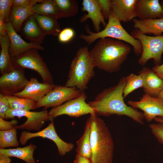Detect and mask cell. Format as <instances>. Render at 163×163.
<instances>
[{
  "label": "cell",
  "instance_id": "obj_1",
  "mask_svg": "<svg viewBox=\"0 0 163 163\" xmlns=\"http://www.w3.org/2000/svg\"><path fill=\"white\" fill-rule=\"evenodd\" d=\"M126 83V77L123 76L116 85L104 89L93 100L88 103L97 115H124L138 123L143 124V113L124 102L123 91Z\"/></svg>",
  "mask_w": 163,
  "mask_h": 163
},
{
  "label": "cell",
  "instance_id": "obj_2",
  "mask_svg": "<svg viewBox=\"0 0 163 163\" xmlns=\"http://www.w3.org/2000/svg\"><path fill=\"white\" fill-rule=\"evenodd\" d=\"M131 48L120 40L100 39L90 51L96 67L109 73L119 71L126 59Z\"/></svg>",
  "mask_w": 163,
  "mask_h": 163
},
{
  "label": "cell",
  "instance_id": "obj_3",
  "mask_svg": "<svg viewBox=\"0 0 163 163\" xmlns=\"http://www.w3.org/2000/svg\"><path fill=\"white\" fill-rule=\"evenodd\" d=\"M91 123L90 137L91 163H112L113 141L104 120L95 113L88 118Z\"/></svg>",
  "mask_w": 163,
  "mask_h": 163
},
{
  "label": "cell",
  "instance_id": "obj_4",
  "mask_svg": "<svg viewBox=\"0 0 163 163\" xmlns=\"http://www.w3.org/2000/svg\"><path fill=\"white\" fill-rule=\"evenodd\" d=\"M96 67L87 47H81L71 62L65 86L75 88L82 91L88 88V84L94 75Z\"/></svg>",
  "mask_w": 163,
  "mask_h": 163
},
{
  "label": "cell",
  "instance_id": "obj_5",
  "mask_svg": "<svg viewBox=\"0 0 163 163\" xmlns=\"http://www.w3.org/2000/svg\"><path fill=\"white\" fill-rule=\"evenodd\" d=\"M108 23L104 28L98 32H93L89 29L88 25H86L85 29L88 34L87 35H80V38L83 40L88 45L94 42L97 39L111 37L122 40L131 45L133 47L134 53L137 56L141 55L142 51L140 41L135 39L123 28L120 22L111 11Z\"/></svg>",
  "mask_w": 163,
  "mask_h": 163
},
{
  "label": "cell",
  "instance_id": "obj_6",
  "mask_svg": "<svg viewBox=\"0 0 163 163\" xmlns=\"http://www.w3.org/2000/svg\"><path fill=\"white\" fill-rule=\"evenodd\" d=\"M37 50L32 49L14 57L12 59L13 65L15 67L35 71L41 77L43 83L53 85V76Z\"/></svg>",
  "mask_w": 163,
  "mask_h": 163
},
{
  "label": "cell",
  "instance_id": "obj_7",
  "mask_svg": "<svg viewBox=\"0 0 163 163\" xmlns=\"http://www.w3.org/2000/svg\"><path fill=\"white\" fill-rule=\"evenodd\" d=\"M131 35L139 40L142 47V53L138 61L139 64L145 66L148 61L152 59L156 65L161 62L163 53V35L150 36L140 32L135 29L132 30Z\"/></svg>",
  "mask_w": 163,
  "mask_h": 163
},
{
  "label": "cell",
  "instance_id": "obj_8",
  "mask_svg": "<svg viewBox=\"0 0 163 163\" xmlns=\"http://www.w3.org/2000/svg\"><path fill=\"white\" fill-rule=\"evenodd\" d=\"M87 98L85 91H83L78 97L53 108L48 112L49 120H53L58 116L62 115L77 117L95 113L94 110L86 102Z\"/></svg>",
  "mask_w": 163,
  "mask_h": 163
},
{
  "label": "cell",
  "instance_id": "obj_9",
  "mask_svg": "<svg viewBox=\"0 0 163 163\" xmlns=\"http://www.w3.org/2000/svg\"><path fill=\"white\" fill-rule=\"evenodd\" d=\"M15 117L19 118L25 117L27 119L23 123L15 126L17 129L29 131H40L45 122L49 120L48 112L46 110L37 112L11 108L6 112L5 119H14Z\"/></svg>",
  "mask_w": 163,
  "mask_h": 163
},
{
  "label": "cell",
  "instance_id": "obj_10",
  "mask_svg": "<svg viewBox=\"0 0 163 163\" xmlns=\"http://www.w3.org/2000/svg\"><path fill=\"white\" fill-rule=\"evenodd\" d=\"M82 92L75 88L55 85L43 98L36 103V109L44 107L45 110L49 107H56L78 97Z\"/></svg>",
  "mask_w": 163,
  "mask_h": 163
},
{
  "label": "cell",
  "instance_id": "obj_11",
  "mask_svg": "<svg viewBox=\"0 0 163 163\" xmlns=\"http://www.w3.org/2000/svg\"><path fill=\"white\" fill-rule=\"evenodd\" d=\"M46 138L53 141L56 145L59 154L64 156L71 151L74 145L67 143L61 139L56 132L53 120L42 130L36 133H32L26 131L21 132L19 138V142L22 145H25L29 139L36 137Z\"/></svg>",
  "mask_w": 163,
  "mask_h": 163
},
{
  "label": "cell",
  "instance_id": "obj_12",
  "mask_svg": "<svg viewBox=\"0 0 163 163\" xmlns=\"http://www.w3.org/2000/svg\"><path fill=\"white\" fill-rule=\"evenodd\" d=\"M14 67L12 71L0 77V93L5 96L20 92L29 82L24 75V69Z\"/></svg>",
  "mask_w": 163,
  "mask_h": 163
},
{
  "label": "cell",
  "instance_id": "obj_13",
  "mask_svg": "<svg viewBox=\"0 0 163 163\" xmlns=\"http://www.w3.org/2000/svg\"><path fill=\"white\" fill-rule=\"evenodd\" d=\"M127 103L129 106L142 110L144 119L148 122L157 117H163V102L157 97L145 93L139 101L129 100Z\"/></svg>",
  "mask_w": 163,
  "mask_h": 163
},
{
  "label": "cell",
  "instance_id": "obj_14",
  "mask_svg": "<svg viewBox=\"0 0 163 163\" xmlns=\"http://www.w3.org/2000/svg\"><path fill=\"white\" fill-rule=\"evenodd\" d=\"M55 86L54 84L40 83L36 78L32 77L24 89L13 96L28 98L37 102L43 98Z\"/></svg>",
  "mask_w": 163,
  "mask_h": 163
},
{
  "label": "cell",
  "instance_id": "obj_15",
  "mask_svg": "<svg viewBox=\"0 0 163 163\" xmlns=\"http://www.w3.org/2000/svg\"><path fill=\"white\" fill-rule=\"evenodd\" d=\"M82 5V11H86L87 13L80 18L79 19L80 23L84 22L88 19H90L96 32L100 31V25L101 24L105 27L107 24L105 21L101 7L97 0H83Z\"/></svg>",
  "mask_w": 163,
  "mask_h": 163
},
{
  "label": "cell",
  "instance_id": "obj_16",
  "mask_svg": "<svg viewBox=\"0 0 163 163\" xmlns=\"http://www.w3.org/2000/svg\"><path fill=\"white\" fill-rule=\"evenodd\" d=\"M136 17L146 20L163 17V10L158 0H137L135 6Z\"/></svg>",
  "mask_w": 163,
  "mask_h": 163
},
{
  "label": "cell",
  "instance_id": "obj_17",
  "mask_svg": "<svg viewBox=\"0 0 163 163\" xmlns=\"http://www.w3.org/2000/svg\"><path fill=\"white\" fill-rule=\"evenodd\" d=\"M7 26L10 41L9 53L12 59L32 49L40 50L44 49V47L40 45L24 41L14 30L9 22L7 24Z\"/></svg>",
  "mask_w": 163,
  "mask_h": 163
},
{
  "label": "cell",
  "instance_id": "obj_18",
  "mask_svg": "<svg viewBox=\"0 0 163 163\" xmlns=\"http://www.w3.org/2000/svg\"><path fill=\"white\" fill-rule=\"evenodd\" d=\"M137 0H110L111 11L120 22H127L136 17Z\"/></svg>",
  "mask_w": 163,
  "mask_h": 163
},
{
  "label": "cell",
  "instance_id": "obj_19",
  "mask_svg": "<svg viewBox=\"0 0 163 163\" xmlns=\"http://www.w3.org/2000/svg\"><path fill=\"white\" fill-rule=\"evenodd\" d=\"M144 81V91L151 96L158 97L163 89V80L150 68L143 67L139 72Z\"/></svg>",
  "mask_w": 163,
  "mask_h": 163
},
{
  "label": "cell",
  "instance_id": "obj_20",
  "mask_svg": "<svg viewBox=\"0 0 163 163\" xmlns=\"http://www.w3.org/2000/svg\"><path fill=\"white\" fill-rule=\"evenodd\" d=\"M20 32L30 43L39 45L42 43L46 36L33 14L24 22Z\"/></svg>",
  "mask_w": 163,
  "mask_h": 163
},
{
  "label": "cell",
  "instance_id": "obj_21",
  "mask_svg": "<svg viewBox=\"0 0 163 163\" xmlns=\"http://www.w3.org/2000/svg\"><path fill=\"white\" fill-rule=\"evenodd\" d=\"M132 21L134 27L143 34H152L156 36L161 35L163 33V17L146 20L134 18Z\"/></svg>",
  "mask_w": 163,
  "mask_h": 163
},
{
  "label": "cell",
  "instance_id": "obj_22",
  "mask_svg": "<svg viewBox=\"0 0 163 163\" xmlns=\"http://www.w3.org/2000/svg\"><path fill=\"white\" fill-rule=\"evenodd\" d=\"M10 39L8 34L0 35V44L1 48L0 53V73L1 75L8 73L14 68L12 59L9 53Z\"/></svg>",
  "mask_w": 163,
  "mask_h": 163
},
{
  "label": "cell",
  "instance_id": "obj_23",
  "mask_svg": "<svg viewBox=\"0 0 163 163\" xmlns=\"http://www.w3.org/2000/svg\"><path fill=\"white\" fill-rule=\"evenodd\" d=\"M31 6L12 5L9 17V22L17 33L20 32L25 21L33 14Z\"/></svg>",
  "mask_w": 163,
  "mask_h": 163
},
{
  "label": "cell",
  "instance_id": "obj_24",
  "mask_svg": "<svg viewBox=\"0 0 163 163\" xmlns=\"http://www.w3.org/2000/svg\"><path fill=\"white\" fill-rule=\"evenodd\" d=\"M37 146L31 143L28 145L23 147L9 149H0V154L5 155L9 157L18 158L27 163H36L33 154Z\"/></svg>",
  "mask_w": 163,
  "mask_h": 163
},
{
  "label": "cell",
  "instance_id": "obj_25",
  "mask_svg": "<svg viewBox=\"0 0 163 163\" xmlns=\"http://www.w3.org/2000/svg\"><path fill=\"white\" fill-rule=\"evenodd\" d=\"M33 15L42 31L45 34L56 36L60 32V24L53 17L33 13Z\"/></svg>",
  "mask_w": 163,
  "mask_h": 163
},
{
  "label": "cell",
  "instance_id": "obj_26",
  "mask_svg": "<svg viewBox=\"0 0 163 163\" xmlns=\"http://www.w3.org/2000/svg\"><path fill=\"white\" fill-rule=\"evenodd\" d=\"M91 130L90 122L88 119L83 134L77 141L76 149V154L90 159L91 155L90 143Z\"/></svg>",
  "mask_w": 163,
  "mask_h": 163
},
{
  "label": "cell",
  "instance_id": "obj_27",
  "mask_svg": "<svg viewBox=\"0 0 163 163\" xmlns=\"http://www.w3.org/2000/svg\"><path fill=\"white\" fill-rule=\"evenodd\" d=\"M33 13L53 17L57 19L61 18L60 14L54 0H45L37 3L32 8Z\"/></svg>",
  "mask_w": 163,
  "mask_h": 163
},
{
  "label": "cell",
  "instance_id": "obj_28",
  "mask_svg": "<svg viewBox=\"0 0 163 163\" xmlns=\"http://www.w3.org/2000/svg\"><path fill=\"white\" fill-rule=\"evenodd\" d=\"M61 18L75 16L79 12L78 3L76 0H54Z\"/></svg>",
  "mask_w": 163,
  "mask_h": 163
},
{
  "label": "cell",
  "instance_id": "obj_29",
  "mask_svg": "<svg viewBox=\"0 0 163 163\" xmlns=\"http://www.w3.org/2000/svg\"><path fill=\"white\" fill-rule=\"evenodd\" d=\"M11 109L30 110L36 109V102L28 98L14 96H5Z\"/></svg>",
  "mask_w": 163,
  "mask_h": 163
},
{
  "label": "cell",
  "instance_id": "obj_30",
  "mask_svg": "<svg viewBox=\"0 0 163 163\" xmlns=\"http://www.w3.org/2000/svg\"><path fill=\"white\" fill-rule=\"evenodd\" d=\"M17 129L15 126L8 130H0V149L17 147L19 145L17 139Z\"/></svg>",
  "mask_w": 163,
  "mask_h": 163
},
{
  "label": "cell",
  "instance_id": "obj_31",
  "mask_svg": "<svg viewBox=\"0 0 163 163\" xmlns=\"http://www.w3.org/2000/svg\"><path fill=\"white\" fill-rule=\"evenodd\" d=\"M126 83L123 91L124 98L135 90L144 86V81L139 74L136 75L131 73L126 77Z\"/></svg>",
  "mask_w": 163,
  "mask_h": 163
},
{
  "label": "cell",
  "instance_id": "obj_32",
  "mask_svg": "<svg viewBox=\"0 0 163 163\" xmlns=\"http://www.w3.org/2000/svg\"><path fill=\"white\" fill-rule=\"evenodd\" d=\"M13 0H0V19L7 24L9 22V17Z\"/></svg>",
  "mask_w": 163,
  "mask_h": 163
},
{
  "label": "cell",
  "instance_id": "obj_33",
  "mask_svg": "<svg viewBox=\"0 0 163 163\" xmlns=\"http://www.w3.org/2000/svg\"><path fill=\"white\" fill-rule=\"evenodd\" d=\"M151 132L158 141L163 144V123H157L149 125Z\"/></svg>",
  "mask_w": 163,
  "mask_h": 163
},
{
  "label": "cell",
  "instance_id": "obj_34",
  "mask_svg": "<svg viewBox=\"0 0 163 163\" xmlns=\"http://www.w3.org/2000/svg\"><path fill=\"white\" fill-rule=\"evenodd\" d=\"M74 30L70 27H66L60 31L58 35L59 41L62 43L69 42L74 37Z\"/></svg>",
  "mask_w": 163,
  "mask_h": 163
},
{
  "label": "cell",
  "instance_id": "obj_35",
  "mask_svg": "<svg viewBox=\"0 0 163 163\" xmlns=\"http://www.w3.org/2000/svg\"><path fill=\"white\" fill-rule=\"evenodd\" d=\"M104 18L108 19L111 11L110 0H97Z\"/></svg>",
  "mask_w": 163,
  "mask_h": 163
},
{
  "label": "cell",
  "instance_id": "obj_36",
  "mask_svg": "<svg viewBox=\"0 0 163 163\" xmlns=\"http://www.w3.org/2000/svg\"><path fill=\"white\" fill-rule=\"evenodd\" d=\"M11 108L5 96L0 93V118L5 119L6 112Z\"/></svg>",
  "mask_w": 163,
  "mask_h": 163
},
{
  "label": "cell",
  "instance_id": "obj_37",
  "mask_svg": "<svg viewBox=\"0 0 163 163\" xmlns=\"http://www.w3.org/2000/svg\"><path fill=\"white\" fill-rule=\"evenodd\" d=\"M18 123V121L16 119H13L10 121L5 120L0 118V130L7 131L14 128Z\"/></svg>",
  "mask_w": 163,
  "mask_h": 163
},
{
  "label": "cell",
  "instance_id": "obj_38",
  "mask_svg": "<svg viewBox=\"0 0 163 163\" xmlns=\"http://www.w3.org/2000/svg\"><path fill=\"white\" fill-rule=\"evenodd\" d=\"M43 0H13L12 6H31L37 3L43 2Z\"/></svg>",
  "mask_w": 163,
  "mask_h": 163
},
{
  "label": "cell",
  "instance_id": "obj_39",
  "mask_svg": "<svg viewBox=\"0 0 163 163\" xmlns=\"http://www.w3.org/2000/svg\"><path fill=\"white\" fill-rule=\"evenodd\" d=\"M152 70L163 80V64L156 65L153 68Z\"/></svg>",
  "mask_w": 163,
  "mask_h": 163
},
{
  "label": "cell",
  "instance_id": "obj_40",
  "mask_svg": "<svg viewBox=\"0 0 163 163\" xmlns=\"http://www.w3.org/2000/svg\"><path fill=\"white\" fill-rule=\"evenodd\" d=\"M73 163H91V159L76 154Z\"/></svg>",
  "mask_w": 163,
  "mask_h": 163
},
{
  "label": "cell",
  "instance_id": "obj_41",
  "mask_svg": "<svg viewBox=\"0 0 163 163\" xmlns=\"http://www.w3.org/2000/svg\"><path fill=\"white\" fill-rule=\"evenodd\" d=\"M7 34V24L0 19V35L4 36Z\"/></svg>",
  "mask_w": 163,
  "mask_h": 163
},
{
  "label": "cell",
  "instance_id": "obj_42",
  "mask_svg": "<svg viewBox=\"0 0 163 163\" xmlns=\"http://www.w3.org/2000/svg\"><path fill=\"white\" fill-rule=\"evenodd\" d=\"M8 156L0 154V163H10L11 159Z\"/></svg>",
  "mask_w": 163,
  "mask_h": 163
},
{
  "label": "cell",
  "instance_id": "obj_43",
  "mask_svg": "<svg viewBox=\"0 0 163 163\" xmlns=\"http://www.w3.org/2000/svg\"><path fill=\"white\" fill-rule=\"evenodd\" d=\"M154 120L157 123H163V117H155Z\"/></svg>",
  "mask_w": 163,
  "mask_h": 163
},
{
  "label": "cell",
  "instance_id": "obj_44",
  "mask_svg": "<svg viewBox=\"0 0 163 163\" xmlns=\"http://www.w3.org/2000/svg\"><path fill=\"white\" fill-rule=\"evenodd\" d=\"M157 97L161 99L163 102V89L161 91Z\"/></svg>",
  "mask_w": 163,
  "mask_h": 163
},
{
  "label": "cell",
  "instance_id": "obj_45",
  "mask_svg": "<svg viewBox=\"0 0 163 163\" xmlns=\"http://www.w3.org/2000/svg\"><path fill=\"white\" fill-rule=\"evenodd\" d=\"M160 4L163 10V0H161Z\"/></svg>",
  "mask_w": 163,
  "mask_h": 163
}]
</instances>
